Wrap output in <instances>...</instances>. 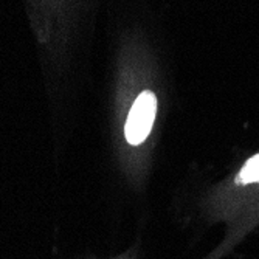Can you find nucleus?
<instances>
[{
    "label": "nucleus",
    "mask_w": 259,
    "mask_h": 259,
    "mask_svg": "<svg viewBox=\"0 0 259 259\" xmlns=\"http://www.w3.org/2000/svg\"><path fill=\"white\" fill-rule=\"evenodd\" d=\"M157 112V98L152 92H143L135 100L124 127L126 140L131 145H140L151 134Z\"/></svg>",
    "instance_id": "1"
},
{
    "label": "nucleus",
    "mask_w": 259,
    "mask_h": 259,
    "mask_svg": "<svg viewBox=\"0 0 259 259\" xmlns=\"http://www.w3.org/2000/svg\"><path fill=\"white\" fill-rule=\"evenodd\" d=\"M259 179V155L253 157L251 160H248V163L244 166V169L241 171L239 176V182L242 183H250Z\"/></svg>",
    "instance_id": "2"
}]
</instances>
